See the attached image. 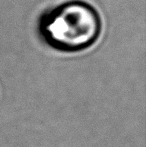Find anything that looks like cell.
<instances>
[{"label":"cell","mask_w":146,"mask_h":147,"mask_svg":"<svg viewBox=\"0 0 146 147\" xmlns=\"http://www.w3.org/2000/svg\"><path fill=\"white\" fill-rule=\"evenodd\" d=\"M102 29L98 11L82 0H70L40 14L37 33L49 48L60 53H77L95 44Z\"/></svg>","instance_id":"6da1fadb"}]
</instances>
